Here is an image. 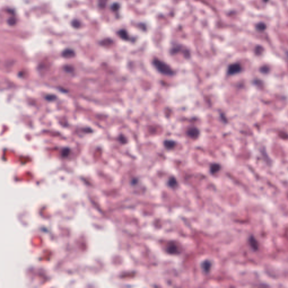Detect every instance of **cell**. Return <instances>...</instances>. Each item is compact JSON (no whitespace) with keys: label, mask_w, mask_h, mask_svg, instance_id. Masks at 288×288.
<instances>
[{"label":"cell","mask_w":288,"mask_h":288,"mask_svg":"<svg viewBox=\"0 0 288 288\" xmlns=\"http://www.w3.org/2000/svg\"><path fill=\"white\" fill-rule=\"evenodd\" d=\"M75 55V53L73 50L71 49H66L63 52V56L66 58H70L73 57Z\"/></svg>","instance_id":"cell-4"},{"label":"cell","mask_w":288,"mask_h":288,"mask_svg":"<svg viewBox=\"0 0 288 288\" xmlns=\"http://www.w3.org/2000/svg\"><path fill=\"white\" fill-rule=\"evenodd\" d=\"M220 167L218 164H213V165H212V166L211 167V171L212 173H215L220 169Z\"/></svg>","instance_id":"cell-7"},{"label":"cell","mask_w":288,"mask_h":288,"mask_svg":"<svg viewBox=\"0 0 288 288\" xmlns=\"http://www.w3.org/2000/svg\"><path fill=\"white\" fill-rule=\"evenodd\" d=\"M256 28L257 29V30H259V31H263V30H264L266 28V26L263 23H259L257 24Z\"/></svg>","instance_id":"cell-8"},{"label":"cell","mask_w":288,"mask_h":288,"mask_svg":"<svg viewBox=\"0 0 288 288\" xmlns=\"http://www.w3.org/2000/svg\"><path fill=\"white\" fill-rule=\"evenodd\" d=\"M176 143L173 141L171 140H166L164 142V145L165 147H166L168 149H173V147L175 146Z\"/></svg>","instance_id":"cell-5"},{"label":"cell","mask_w":288,"mask_h":288,"mask_svg":"<svg viewBox=\"0 0 288 288\" xmlns=\"http://www.w3.org/2000/svg\"><path fill=\"white\" fill-rule=\"evenodd\" d=\"M108 0H99V6L101 8H104Z\"/></svg>","instance_id":"cell-9"},{"label":"cell","mask_w":288,"mask_h":288,"mask_svg":"<svg viewBox=\"0 0 288 288\" xmlns=\"http://www.w3.org/2000/svg\"><path fill=\"white\" fill-rule=\"evenodd\" d=\"M118 35L119 37L124 40H128V35L125 30H121L118 32Z\"/></svg>","instance_id":"cell-6"},{"label":"cell","mask_w":288,"mask_h":288,"mask_svg":"<svg viewBox=\"0 0 288 288\" xmlns=\"http://www.w3.org/2000/svg\"><path fill=\"white\" fill-rule=\"evenodd\" d=\"M187 135L192 139H196L199 135V131L196 128H190L187 130Z\"/></svg>","instance_id":"cell-2"},{"label":"cell","mask_w":288,"mask_h":288,"mask_svg":"<svg viewBox=\"0 0 288 288\" xmlns=\"http://www.w3.org/2000/svg\"><path fill=\"white\" fill-rule=\"evenodd\" d=\"M240 66L239 64H233V65H231L230 66H229L228 69V73L230 74L236 73L240 71Z\"/></svg>","instance_id":"cell-3"},{"label":"cell","mask_w":288,"mask_h":288,"mask_svg":"<svg viewBox=\"0 0 288 288\" xmlns=\"http://www.w3.org/2000/svg\"><path fill=\"white\" fill-rule=\"evenodd\" d=\"M153 64L157 71L162 74L168 75H172L174 74V72L168 65L158 59H154Z\"/></svg>","instance_id":"cell-1"},{"label":"cell","mask_w":288,"mask_h":288,"mask_svg":"<svg viewBox=\"0 0 288 288\" xmlns=\"http://www.w3.org/2000/svg\"><path fill=\"white\" fill-rule=\"evenodd\" d=\"M119 6L118 4H114L112 5V6H111V9H112L113 11H117L119 9Z\"/></svg>","instance_id":"cell-12"},{"label":"cell","mask_w":288,"mask_h":288,"mask_svg":"<svg viewBox=\"0 0 288 288\" xmlns=\"http://www.w3.org/2000/svg\"><path fill=\"white\" fill-rule=\"evenodd\" d=\"M264 2H267L268 1V0H263Z\"/></svg>","instance_id":"cell-13"},{"label":"cell","mask_w":288,"mask_h":288,"mask_svg":"<svg viewBox=\"0 0 288 288\" xmlns=\"http://www.w3.org/2000/svg\"><path fill=\"white\" fill-rule=\"evenodd\" d=\"M72 24H73V26L75 28H78L80 26V22L78 21V20H74L72 22Z\"/></svg>","instance_id":"cell-11"},{"label":"cell","mask_w":288,"mask_h":288,"mask_svg":"<svg viewBox=\"0 0 288 288\" xmlns=\"http://www.w3.org/2000/svg\"><path fill=\"white\" fill-rule=\"evenodd\" d=\"M7 22H8V24L10 25V26H14V25L15 24L16 20V19L15 18H11V19H9V20L7 21Z\"/></svg>","instance_id":"cell-10"}]
</instances>
